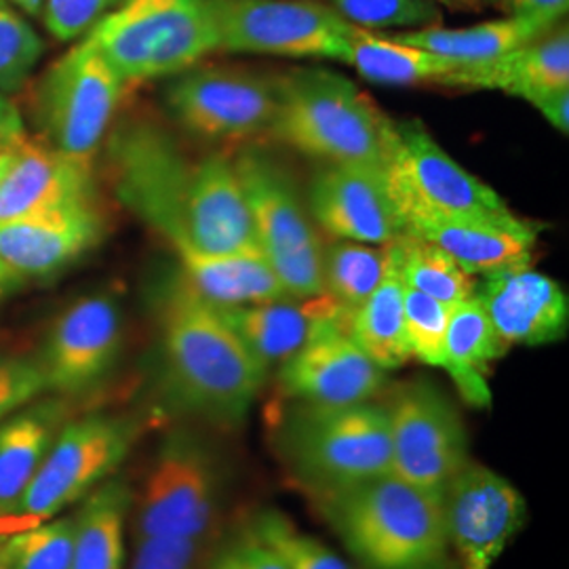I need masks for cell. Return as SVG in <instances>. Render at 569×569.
<instances>
[{
  "instance_id": "1",
  "label": "cell",
  "mask_w": 569,
  "mask_h": 569,
  "mask_svg": "<svg viewBox=\"0 0 569 569\" xmlns=\"http://www.w3.org/2000/svg\"><path fill=\"white\" fill-rule=\"evenodd\" d=\"M119 194L180 253H260L234 161L188 163L161 131L133 124L114 143Z\"/></svg>"
},
{
  "instance_id": "2",
  "label": "cell",
  "mask_w": 569,
  "mask_h": 569,
  "mask_svg": "<svg viewBox=\"0 0 569 569\" xmlns=\"http://www.w3.org/2000/svg\"><path fill=\"white\" fill-rule=\"evenodd\" d=\"M159 323L164 385L173 401L218 427H239L264 387V367L182 277L164 287Z\"/></svg>"
},
{
  "instance_id": "3",
  "label": "cell",
  "mask_w": 569,
  "mask_h": 569,
  "mask_svg": "<svg viewBox=\"0 0 569 569\" xmlns=\"http://www.w3.org/2000/svg\"><path fill=\"white\" fill-rule=\"evenodd\" d=\"M329 526L367 569H446L443 493L388 472L315 493Z\"/></svg>"
},
{
  "instance_id": "4",
  "label": "cell",
  "mask_w": 569,
  "mask_h": 569,
  "mask_svg": "<svg viewBox=\"0 0 569 569\" xmlns=\"http://www.w3.org/2000/svg\"><path fill=\"white\" fill-rule=\"evenodd\" d=\"M272 133L329 164H363L387 171L395 122L342 74L300 68L279 79Z\"/></svg>"
},
{
  "instance_id": "5",
  "label": "cell",
  "mask_w": 569,
  "mask_h": 569,
  "mask_svg": "<svg viewBox=\"0 0 569 569\" xmlns=\"http://www.w3.org/2000/svg\"><path fill=\"white\" fill-rule=\"evenodd\" d=\"M84 37L124 82L178 77L220 51L209 0H122Z\"/></svg>"
},
{
  "instance_id": "6",
  "label": "cell",
  "mask_w": 569,
  "mask_h": 569,
  "mask_svg": "<svg viewBox=\"0 0 569 569\" xmlns=\"http://www.w3.org/2000/svg\"><path fill=\"white\" fill-rule=\"evenodd\" d=\"M287 468L312 493L348 488L392 472L387 407L300 406L279 430Z\"/></svg>"
},
{
  "instance_id": "7",
  "label": "cell",
  "mask_w": 569,
  "mask_h": 569,
  "mask_svg": "<svg viewBox=\"0 0 569 569\" xmlns=\"http://www.w3.org/2000/svg\"><path fill=\"white\" fill-rule=\"evenodd\" d=\"M138 439L131 418L93 413L60 428L20 502L0 517V538L60 517L121 467Z\"/></svg>"
},
{
  "instance_id": "8",
  "label": "cell",
  "mask_w": 569,
  "mask_h": 569,
  "mask_svg": "<svg viewBox=\"0 0 569 569\" xmlns=\"http://www.w3.org/2000/svg\"><path fill=\"white\" fill-rule=\"evenodd\" d=\"M258 249L289 298L323 296V243L284 167L262 150L234 159Z\"/></svg>"
},
{
  "instance_id": "9",
  "label": "cell",
  "mask_w": 569,
  "mask_h": 569,
  "mask_svg": "<svg viewBox=\"0 0 569 569\" xmlns=\"http://www.w3.org/2000/svg\"><path fill=\"white\" fill-rule=\"evenodd\" d=\"M385 173L406 230L443 220L512 216L500 194L453 161L418 121L395 122Z\"/></svg>"
},
{
  "instance_id": "10",
  "label": "cell",
  "mask_w": 569,
  "mask_h": 569,
  "mask_svg": "<svg viewBox=\"0 0 569 569\" xmlns=\"http://www.w3.org/2000/svg\"><path fill=\"white\" fill-rule=\"evenodd\" d=\"M122 89L121 74L84 37L42 79L37 119L44 143L72 161L93 163Z\"/></svg>"
},
{
  "instance_id": "11",
  "label": "cell",
  "mask_w": 569,
  "mask_h": 569,
  "mask_svg": "<svg viewBox=\"0 0 569 569\" xmlns=\"http://www.w3.org/2000/svg\"><path fill=\"white\" fill-rule=\"evenodd\" d=\"M222 498V470L192 432H171L143 479L136 510L140 538H209Z\"/></svg>"
},
{
  "instance_id": "12",
  "label": "cell",
  "mask_w": 569,
  "mask_h": 569,
  "mask_svg": "<svg viewBox=\"0 0 569 569\" xmlns=\"http://www.w3.org/2000/svg\"><path fill=\"white\" fill-rule=\"evenodd\" d=\"M220 49L346 61L355 26L319 0H209Z\"/></svg>"
},
{
  "instance_id": "13",
  "label": "cell",
  "mask_w": 569,
  "mask_h": 569,
  "mask_svg": "<svg viewBox=\"0 0 569 569\" xmlns=\"http://www.w3.org/2000/svg\"><path fill=\"white\" fill-rule=\"evenodd\" d=\"M392 475L418 488L443 493L467 467V428L458 409L430 382L401 388L387 407Z\"/></svg>"
},
{
  "instance_id": "14",
  "label": "cell",
  "mask_w": 569,
  "mask_h": 569,
  "mask_svg": "<svg viewBox=\"0 0 569 569\" xmlns=\"http://www.w3.org/2000/svg\"><path fill=\"white\" fill-rule=\"evenodd\" d=\"M171 117L204 140H239L270 131L279 112V82L239 68H199L164 91Z\"/></svg>"
},
{
  "instance_id": "15",
  "label": "cell",
  "mask_w": 569,
  "mask_h": 569,
  "mask_svg": "<svg viewBox=\"0 0 569 569\" xmlns=\"http://www.w3.org/2000/svg\"><path fill=\"white\" fill-rule=\"evenodd\" d=\"M443 512L462 569H491L526 526L528 502L509 479L468 462L443 489Z\"/></svg>"
},
{
  "instance_id": "16",
  "label": "cell",
  "mask_w": 569,
  "mask_h": 569,
  "mask_svg": "<svg viewBox=\"0 0 569 569\" xmlns=\"http://www.w3.org/2000/svg\"><path fill=\"white\" fill-rule=\"evenodd\" d=\"M122 346L121 308L110 296H87L68 306L51 327L39 363L47 390L77 397L100 387Z\"/></svg>"
},
{
  "instance_id": "17",
  "label": "cell",
  "mask_w": 569,
  "mask_h": 569,
  "mask_svg": "<svg viewBox=\"0 0 569 569\" xmlns=\"http://www.w3.org/2000/svg\"><path fill=\"white\" fill-rule=\"evenodd\" d=\"M312 218L340 241L388 244L406 224L388 190L387 173L363 164H327L308 194Z\"/></svg>"
},
{
  "instance_id": "18",
  "label": "cell",
  "mask_w": 569,
  "mask_h": 569,
  "mask_svg": "<svg viewBox=\"0 0 569 569\" xmlns=\"http://www.w3.org/2000/svg\"><path fill=\"white\" fill-rule=\"evenodd\" d=\"M103 220L93 199L0 222V260L21 281L58 274L100 243Z\"/></svg>"
},
{
  "instance_id": "19",
  "label": "cell",
  "mask_w": 569,
  "mask_h": 569,
  "mask_svg": "<svg viewBox=\"0 0 569 569\" xmlns=\"http://www.w3.org/2000/svg\"><path fill=\"white\" fill-rule=\"evenodd\" d=\"M279 382L284 395L302 406H357L385 388L387 371L350 340L346 329H333L284 361Z\"/></svg>"
},
{
  "instance_id": "20",
  "label": "cell",
  "mask_w": 569,
  "mask_h": 569,
  "mask_svg": "<svg viewBox=\"0 0 569 569\" xmlns=\"http://www.w3.org/2000/svg\"><path fill=\"white\" fill-rule=\"evenodd\" d=\"M507 346H542L566 338L569 302L561 284L531 268L486 274L472 293Z\"/></svg>"
},
{
  "instance_id": "21",
  "label": "cell",
  "mask_w": 569,
  "mask_h": 569,
  "mask_svg": "<svg viewBox=\"0 0 569 569\" xmlns=\"http://www.w3.org/2000/svg\"><path fill=\"white\" fill-rule=\"evenodd\" d=\"M266 371L281 367L327 331L346 329L348 315L329 296L283 298L262 305L218 308Z\"/></svg>"
},
{
  "instance_id": "22",
  "label": "cell",
  "mask_w": 569,
  "mask_h": 569,
  "mask_svg": "<svg viewBox=\"0 0 569 569\" xmlns=\"http://www.w3.org/2000/svg\"><path fill=\"white\" fill-rule=\"evenodd\" d=\"M93 199L91 164L72 161L47 143H20L0 180V222Z\"/></svg>"
},
{
  "instance_id": "23",
  "label": "cell",
  "mask_w": 569,
  "mask_h": 569,
  "mask_svg": "<svg viewBox=\"0 0 569 569\" xmlns=\"http://www.w3.org/2000/svg\"><path fill=\"white\" fill-rule=\"evenodd\" d=\"M439 84L462 89H498L509 96L529 98L569 89V32L566 23H555L536 41L502 58L483 63H460Z\"/></svg>"
},
{
  "instance_id": "24",
  "label": "cell",
  "mask_w": 569,
  "mask_h": 569,
  "mask_svg": "<svg viewBox=\"0 0 569 569\" xmlns=\"http://www.w3.org/2000/svg\"><path fill=\"white\" fill-rule=\"evenodd\" d=\"M406 232L443 249L470 277L528 268L536 247V228L515 213L498 220L470 218L430 222L413 226Z\"/></svg>"
},
{
  "instance_id": "25",
  "label": "cell",
  "mask_w": 569,
  "mask_h": 569,
  "mask_svg": "<svg viewBox=\"0 0 569 569\" xmlns=\"http://www.w3.org/2000/svg\"><path fill=\"white\" fill-rule=\"evenodd\" d=\"M180 277L216 308L262 305L289 298L262 253H180Z\"/></svg>"
},
{
  "instance_id": "26",
  "label": "cell",
  "mask_w": 569,
  "mask_h": 569,
  "mask_svg": "<svg viewBox=\"0 0 569 569\" xmlns=\"http://www.w3.org/2000/svg\"><path fill=\"white\" fill-rule=\"evenodd\" d=\"M61 427L58 401L28 403L0 422V517L20 502Z\"/></svg>"
},
{
  "instance_id": "27",
  "label": "cell",
  "mask_w": 569,
  "mask_h": 569,
  "mask_svg": "<svg viewBox=\"0 0 569 569\" xmlns=\"http://www.w3.org/2000/svg\"><path fill=\"white\" fill-rule=\"evenodd\" d=\"M507 348L475 296L451 306L443 369L468 406L489 407L491 392L486 373L489 363L498 361Z\"/></svg>"
},
{
  "instance_id": "28",
  "label": "cell",
  "mask_w": 569,
  "mask_h": 569,
  "mask_svg": "<svg viewBox=\"0 0 569 569\" xmlns=\"http://www.w3.org/2000/svg\"><path fill=\"white\" fill-rule=\"evenodd\" d=\"M550 28L538 21L509 16L505 20L483 21L470 28L451 30L441 26H428V28L403 30L387 37L392 41L411 44V47L430 51L435 56L448 58L456 63H483V61L502 58L510 51L536 41Z\"/></svg>"
},
{
  "instance_id": "29",
  "label": "cell",
  "mask_w": 569,
  "mask_h": 569,
  "mask_svg": "<svg viewBox=\"0 0 569 569\" xmlns=\"http://www.w3.org/2000/svg\"><path fill=\"white\" fill-rule=\"evenodd\" d=\"M131 502V488L114 477L84 498L74 515L70 569H124V526Z\"/></svg>"
},
{
  "instance_id": "30",
  "label": "cell",
  "mask_w": 569,
  "mask_h": 569,
  "mask_svg": "<svg viewBox=\"0 0 569 569\" xmlns=\"http://www.w3.org/2000/svg\"><path fill=\"white\" fill-rule=\"evenodd\" d=\"M403 289L406 287L388 264L385 281L363 305L348 315L346 333L385 371L399 369L411 359L403 317Z\"/></svg>"
},
{
  "instance_id": "31",
  "label": "cell",
  "mask_w": 569,
  "mask_h": 569,
  "mask_svg": "<svg viewBox=\"0 0 569 569\" xmlns=\"http://www.w3.org/2000/svg\"><path fill=\"white\" fill-rule=\"evenodd\" d=\"M345 63L352 66L367 81L380 84L441 82L460 66L448 58L392 41L357 26L350 37Z\"/></svg>"
},
{
  "instance_id": "32",
  "label": "cell",
  "mask_w": 569,
  "mask_h": 569,
  "mask_svg": "<svg viewBox=\"0 0 569 569\" xmlns=\"http://www.w3.org/2000/svg\"><path fill=\"white\" fill-rule=\"evenodd\" d=\"M388 264L403 287L430 296L443 305L456 306L472 298L475 277L456 264L443 249L413 234H401L385 244Z\"/></svg>"
},
{
  "instance_id": "33",
  "label": "cell",
  "mask_w": 569,
  "mask_h": 569,
  "mask_svg": "<svg viewBox=\"0 0 569 569\" xmlns=\"http://www.w3.org/2000/svg\"><path fill=\"white\" fill-rule=\"evenodd\" d=\"M388 272L385 244L336 241L323 247V287L338 306L352 312L385 281Z\"/></svg>"
},
{
  "instance_id": "34",
  "label": "cell",
  "mask_w": 569,
  "mask_h": 569,
  "mask_svg": "<svg viewBox=\"0 0 569 569\" xmlns=\"http://www.w3.org/2000/svg\"><path fill=\"white\" fill-rule=\"evenodd\" d=\"M13 569H70L74 549V515L56 517L34 528L2 536Z\"/></svg>"
},
{
  "instance_id": "35",
  "label": "cell",
  "mask_w": 569,
  "mask_h": 569,
  "mask_svg": "<svg viewBox=\"0 0 569 569\" xmlns=\"http://www.w3.org/2000/svg\"><path fill=\"white\" fill-rule=\"evenodd\" d=\"M251 531L279 555L287 569H350L333 550L300 531L277 510L262 512Z\"/></svg>"
},
{
  "instance_id": "36",
  "label": "cell",
  "mask_w": 569,
  "mask_h": 569,
  "mask_svg": "<svg viewBox=\"0 0 569 569\" xmlns=\"http://www.w3.org/2000/svg\"><path fill=\"white\" fill-rule=\"evenodd\" d=\"M44 42L23 16L0 4V93L13 96L41 61Z\"/></svg>"
},
{
  "instance_id": "37",
  "label": "cell",
  "mask_w": 569,
  "mask_h": 569,
  "mask_svg": "<svg viewBox=\"0 0 569 569\" xmlns=\"http://www.w3.org/2000/svg\"><path fill=\"white\" fill-rule=\"evenodd\" d=\"M331 9L361 30H418L441 20L435 2L428 0H329Z\"/></svg>"
},
{
  "instance_id": "38",
  "label": "cell",
  "mask_w": 569,
  "mask_h": 569,
  "mask_svg": "<svg viewBox=\"0 0 569 569\" xmlns=\"http://www.w3.org/2000/svg\"><path fill=\"white\" fill-rule=\"evenodd\" d=\"M449 315L451 306L409 287L403 289V317L411 357L425 366L443 367Z\"/></svg>"
},
{
  "instance_id": "39",
  "label": "cell",
  "mask_w": 569,
  "mask_h": 569,
  "mask_svg": "<svg viewBox=\"0 0 569 569\" xmlns=\"http://www.w3.org/2000/svg\"><path fill=\"white\" fill-rule=\"evenodd\" d=\"M47 390L39 359L0 355V422Z\"/></svg>"
},
{
  "instance_id": "40",
  "label": "cell",
  "mask_w": 569,
  "mask_h": 569,
  "mask_svg": "<svg viewBox=\"0 0 569 569\" xmlns=\"http://www.w3.org/2000/svg\"><path fill=\"white\" fill-rule=\"evenodd\" d=\"M117 0H44L42 21L58 41L84 37Z\"/></svg>"
},
{
  "instance_id": "41",
  "label": "cell",
  "mask_w": 569,
  "mask_h": 569,
  "mask_svg": "<svg viewBox=\"0 0 569 569\" xmlns=\"http://www.w3.org/2000/svg\"><path fill=\"white\" fill-rule=\"evenodd\" d=\"M207 538H140L131 569H197Z\"/></svg>"
},
{
  "instance_id": "42",
  "label": "cell",
  "mask_w": 569,
  "mask_h": 569,
  "mask_svg": "<svg viewBox=\"0 0 569 569\" xmlns=\"http://www.w3.org/2000/svg\"><path fill=\"white\" fill-rule=\"evenodd\" d=\"M213 569H287L279 555L251 529L218 557Z\"/></svg>"
},
{
  "instance_id": "43",
  "label": "cell",
  "mask_w": 569,
  "mask_h": 569,
  "mask_svg": "<svg viewBox=\"0 0 569 569\" xmlns=\"http://www.w3.org/2000/svg\"><path fill=\"white\" fill-rule=\"evenodd\" d=\"M510 16L555 26L568 13L569 0H507Z\"/></svg>"
},
{
  "instance_id": "44",
  "label": "cell",
  "mask_w": 569,
  "mask_h": 569,
  "mask_svg": "<svg viewBox=\"0 0 569 569\" xmlns=\"http://www.w3.org/2000/svg\"><path fill=\"white\" fill-rule=\"evenodd\" d=\"M561 133L569 131V89L538 93L528 100Z\"/></svg>"
},
{
  "instance_id": "45",
  "label": "cell",
  "mask_w": 569,
  "mask_h": 569,
  "mask_svg": "<svg viewBox=\"0 0 569 569\" xmlns=\"http://www.w3.org/2000/svg\"><path fill=\"white\" fill-rule=\"evenodd\" d=\"M26 140V124L18 106L0 93V150H13Z\"/></svg>"
},
{
  "instance_id": "46",
  "label": "cell",
  "mask_w": 569,
  "mask_h": 569,
  "mask_svg": "<svg viewBox=\"0 0 569 569\" xmlns=\"http://www.w3.org/2000/svg\"><path fill=\"white\" fill-rule=\"evenodd\" d=\"M21 284H23V281L20 277L0 260V302L7 300L11 293H16Z\"/></svg>"
},
{
  "instance_id": "47",
  "label": "cell",
  "mask_w": 569,
  "mask_h": 569,
  "mask_svg": "<svg viewBox=\"0 0 569 569\" xmlns=\"http://www.w3.org/2000/svg\"><path fill=\"white\" fill-rule=\"evenodd\" d=\"M428 2H441L453 9H483L488 4H507V0H428Z\"/></svg>"
},
{
  "instance_id": "48",
  "label": "cell",
  "mask_w": 569,
  "mask_h": 569,
  "mask_svg": "<svg viewBox=\"0 0 569 569\" xmlns=\"http://www.w3.org/2000/svg\"><path fill=\"white\" fill-rule=\"evenodd\" d=\"M7 2L16 4L21 13H26L30 18L42 16V7H44V0H7Z\"/></svg>"
},
{
  "instance_id": "49",
  "label": "cell",
  "mask_w": 569,
  "mask_h": 569,
  "mask_svg": "<svg viewBox=\"0 0 569 569\" xmlns=\"http://www.w3.org/2000/svg\"><path fill=\"white\" fill-rule=\"evenodd\" d=\"M13 152H16V148L13 150H0V180L4 178L9 164L13 161Z\"/></svg>"
},
{
  "instance_id": "50",
  "label": "cell",
  "mask_w": 569,
  "mask_h": 569,
  "mask_svg": "<svg viewBox=\"0 0 569 569\" xmlns=\"http://www.w3.org/2000/svg\"><path fill=\"white\" fill-rule=\"evenodd\" d=\"M0 569H13L11 555H9V549H7V545H4L2 538H0Z\"/></svg>"
},
{
  "instance_id": "51",
  "label": "cell",
  "mask_w": 569,
  "mask_h": 569,
  "mask_svg": "<svg viewBox=\"0 0 569 569\" xmlns=\"http://www.w3.org/2000/svg\"><path fill=\"white\" fill-rule=\"evenodd\" d=\"M0 4H7V0H0Z\"/></svg>"
}]
</instances>
